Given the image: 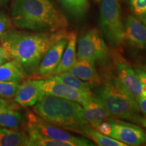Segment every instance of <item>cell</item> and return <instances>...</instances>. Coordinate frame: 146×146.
I'll list each match as a JSON object with an SVG mask.
<instances>
[{"mask_svg": "<svg viewBox=\"0 0 146 146\" xmlns=\"http://www.w3.org/2000/svg\"><path fill=\"white\" fill-rule=\"evenodd\" d=\"M100 1L101 0H96V1H97V2H100Z\"/></svg>", "mask_w": 146, "mask_h": 146, "instance_id": "obj_35", "label": "cell"}, {"mask_svg": "<svg viewBox=\"0 0 146 146\" xmlns=\"http://www.w3.org/2000/svg\"><path fill=\"white\" fill-rule=\"evenodd\" d=\"M111 132L110 137L125 143L127 145H141L146 143V132L137 125L110 119Z\"/></svg>", "mask_w": 146, "mask_h": 146, "instance_id": "obj_10", "label": "cell"}, {"mask_svg": "<svg viewBox=\"0 0 146 146\" xmlns=\"http://www.w3.org/2000/svg\"><path fill=\"white\" fill-rule=\"evenodd\" d=\"M66 30L57 32L29 33L9 29L0 38L1 45L11 60L18 64L25 76H33L49 49L62 38L69 36Z\"/></svg>", "mask_w": 146, "mask_h": 146, "instance_id": "obj_1", "label": "cell"}, {"mask_svg": "<svg viewBox=\"0 0 146 146\" xmlns=\"http://www.w3.org/2000/svg\"><path fill=\"white\" fill-rule=\"evenodd\" d=\"M9 109L19 110L20 106L15 102L11 101L10 99L0 98V110Z\"/></svg>", "mask_w": 146, "mask_h": 146, "instance_id": "obj_27", "label": "cell"}, {"mask_svg": "<svg viewBox=\"0 0 146 146\" xmlns=\"http://www.w3.org/2000/svg\"><path fill=\"white\" fill-rule=\"evenodd\" d=\"M144 70H145L146 71V63L145 64V65H144Z\"/></svg>", "mask_w": 146, "mask_h": 146, "instance_id": "obj_33", "label": "cell"}, {"mask_svg": "<svg viewBox=\"0 0 146 146\" xmlns=\"http://www.w3.org/2000/svg\"><path fill=\"white\" fill-rule=\"evenodd\" d=\"M42 96L36 80L27 79L21 83L14 100L22 107L33 106Z\"/></svg>", "mask_w": 146, "mask_h": 146, "instance_id": "obj_14", "label": "cell"}, {"mask_svg": "<svg viewBox=\"0 0 146 146\" xmlns=\"http://www.w3.org/2000/svg\"><path fill=\"white\" fill-rule=\"evenodd\" d=\"M144 23H145V25L146 26V17L145 18V19H144Z\"/></svg>", "mask_w": 146, "mask_h": 146, "instance_id": "obj_34", "label": "cell"}, {"mask_svg": "<svg viewBox=\"0 0 146 146\" xmlns=\"http://www.w3.org/2000/svg\"><path fill=\"white\" fill-rule=\"evenodd\" d=\"M26 128L32 129L42 135L69 144L70 146H93L95 144L89 139L72 135L64 129L53 125L40 117L34 112H27Z\"/></svg>", "mask_w": 146, "mask_h": 146, "instance_id": "obj_7", "label": "cell"}, {"mask_svg": "<svg viewBox=\"0 0 146 146\" xmlns=\"http://www.w3.org/2000/svg\"><path fill=\"white\" fill-rule=\"evenodd\" d=\"M96 96L101 100L112 116L141 124L143 117L138 103L129 98L114 79L108 80L97 89Z\"/></svg>", "mask_w": 146, "mask_h": 146, "instance_id": "obj_4", "label": "cell"}, {"mask_svg": "<svg viewBox=\"0 0 146 146\" xmlns=\"http://www.w3.org/2000/svg\"><path fill=\"white\" fill-rule=\"evenodd\" d=\"M78 60H90L95 64L106 65L110 58V52L98 29H92L80 36L77 43Z\"/></svg>", "mask_w": 146, "mask_h": 146, "instance_id": "obj_6", "label": "cell"}, {"mask_svg": "<svg viewBox=\"0 0 146 146\" xmlns=\"http://www.w3.org/2000/svg\"><path fill=\"white\" fill-rule=\"evenodd\" d=\"M11 20L4 12H0V38L10 29Z\"/></svg>", "mask_w": 146, "mask_h": 146, "instance_id": "obj_26", "label": "cell"}, {"mask_svg": "<svg viewBox=\"0 0 146 146\" xmlns=\"http://www.w3.org/2000/svg\"><path fill=\"white\" fill-rule=\"evenodd\" d=\"M100 3V27L102 33L111 46L119 49L125 42L119 0H101Z\"/></svg>", "mask_w": 146, "mask_h": 146, "instance_id": "obj_5", "label": "cell"}, {"mask_svg": "<svg viewBox=\"0 0 146 146\" xmlns=\"http://www.w3.org/2000/svg\"><path fill=\"white\" fill-rule=\"evenodd\" d=\"M81 105L83 106L85 118L94 129L112 116L101 100L94 95Z\"/></svg>", "mask_w": 146, "mask_h": 146, "instance_id": "obj_13", "label": "cell"}, {"mask_svg": "<svg viewBox=\"0 0 146 146\" xmlns=\"http://www.w3.org/2000/svg\"><path fill=\"white\" fill-rule=\"evenodd\" d=\"M25 123L26 120L18 110H0V127L19 129Z\"/></svg>", "mask_w": 146, "mask_h": 146, "instance_id": "obj_19", "label": "cell"}, {"mask_svg": "<svg viewBox=\"0 0 146 146\" xmlns=\"http://www.w3.org/2000/svg\"><path fill=\"white\" fill-rule=\"evenodd\" d=\"M114 80L129 98L137 102L141 97L142 84L135 71L123 60H118Z\"/></svg>", "mask_w": 146, "mask_h": 146, "instance_id": "obj_9", "label": "cell"}, {"mask_svg": "<svg viewBox=\"0 0 146 146\" xmlns=\"http://www.w3.org/2000/svg\"><path fill=\"white\" fill-rule=\"evenodd\" d=\"M76 37H77V33L76 31H70V36L68 38V43L64 51L62 56L61 60L59 65L56 68L52 76L56 75V74H60L68 71L76 62Z\"/></svg>", "mask_w": 146, "mask_h": 146, "instance_id": "obj_16", "label": "cell"}, {"mask_svg": "<svg viewBox=\"0 0 146 146\" xmlns=\"http://www.w3.org/2000/svg\"><path fill=\"white\" fill-rule=\"evenodd\" d=\"M21 83L15 81H0V98L10 100L14 98Z\"/></svg>", "mask_w": 146, "mask_h": 146, "instance_id": "obj_24", "label": "cell"}, {"mask_svg": "<svg viewBox=\"0 0 146 146\" xmlns=\"http://www.w3.org/2000/svg\"><path fill=\"white\" fill-rule=\"evenodd\" d=\"M139 107L141 112L146 117V98L141 97L137 101Z\"/></svg>", "mask_w": 146, "mask_h": 146, "instance_id": "obj_30", "label": "cell"}, {"mask_svg": "<svg viewBox=\"0 0 146 146\" xmlns=\"http://www.w3.org/2000/svg\"><path fill=\"white\" fill-rule=\"evenodd\" d=\"M11 60L10 56L3 46H0V65Z\"/></svg>", "mask_w": 146, "mask_h": 146, "instance_id": "obj_28", "label": "cell"}, {"mask_svg": "<svg viewBox=\"0 0 146 146\" xmlns=\"http://www.w3.org/2000/svg\"><path fill=\"white\" fill-rule=\"evenodd\" d=\"M83 135L93 140L95 143L100 146H125L123 142L113 139L110 137L100 133L94 128L91 127L85 131Z\"/></svg>", "mask_w": 146, "mask_h": 146, "instance_id": "obj_22", "label": "cell"}, {"mask_svg": "<svg viewBox=\"0 0 146 146\" xmlns=\"http://www.w3.org/2000/svg\"><path fill=\"white\" fill-rule=\"evenodd\" d=\"M124 39L132 46L146 47V26L133 16H129L124 25Z\"/></svg>", "mask_w": 146, "mask_h": 146, "instance_id": "obj_12", "label": "cell"}, {"mask_svg": "<svg viewBox=\"0 0 146 146\" xmlns=\"http://www.w3.org/2000/svg\"><path fill=\"white\" fill-rule=\"evenodd\" d=\"M53 80L60 82V83H64L68 86L72 87L73 88L80 89L85 91H91V89L93 86L88 83L84 82L82 80L76 77V76L72 75L68 72H64L60 74H56V75L50 76Z\"/></svg>", "mask_w": 146, "mask_h": 146, "instance_id": "obj_20", "label": "cell"}, {"mask_svg": "<svg viewBox=\"0 0 146 146\" xmlns=\"http://www.w3.org/2000/svg\"><path fill=\"white\" fill-rule=\"evenodd\" d=\"M130 5L135 15L141 16L146 14V0H130Z\"/></svg>", "mask_w": 146, "mask_h": 146, "instance_id": "obj_25", "label": "cell"}, {"mask_svg": "<svg viewBox=\"0 0 146 146\" xmlns=\"http://www.w3.org/2000/svg\"><path fill=\"white\" fill-rule=\"evenodd\" d=\"M141 125L146 128V117H143V118H142L141 121Z\"/></svg>", "mask_w": 146, "mask_h": 146, "instance_id": "obj_32", "label": "cell"}, {"mask_svg": "<svg viewBox=\"0 0 146 146\" xmlns=\"http://www.w3.org/2000/svg\"><path fill=\"white\" fill-rule=\"evenodd\" d=\"M26 129L29 137V146H70L65 142L46 137L32 129Z\"/></svg>", "mask_w": 146, "mask_h": 146, "instance_id": "obj_23", "label": "cell"}, {"mask_svg": "<svg viewBox=\"0 0 146 146\" xmlns=\"http://www.w3.org/2000/svg\"><path fill=\"white\" fill-rule=\"evenodd\" d=\"M27 76L13 60L0 65V81L22 83Z\"/></svg>", "mask_w": 146, "mask_h": 146, "instance_id": "obj_18", "label": "cell"}, {"mask_svg": "<svg viewBox=\"0 0 146 146\" xmlns=\"http://www.w3.org/2000/svg\"><path fill=\"white\" fill-rule=\"evenodd\" d=\"M76 77L92 85L93 87L99 85L102 83L99 73L95 67V63L90 60H78L68 71Z\"/></svg>", "mask_w": 146, "mask_h": 146, "instance_id": "obj_15", "label": "cell"}, {"mask_svg": "<svg viewBox=\"0 0 146 146\" xmlns=\"http://www.w3.org/2000/svg\"><path fill=\"white\" fill-rule=\"evenodd\" d=\"M10 20L17 29L34 32L66 30V18L52 0H14Z\"/></svg>", "mask_w": 146, "mask_h": 146, "instance_id": "obj_2", "label": "cell"}, {"mask_svg": "<svg viewBox=\"0 0 146 146\" xmlns=\"http://www.w3.org/2000/svg\"><path fill=\"white\" fill-rule=\"evenodd\" d=\"M9 2V0H0V9L5 8Z\"/></svg>", "mask_w": 146, "mask_h": 146, "instance_id": "obj_31", "label": "cell"}, {"mask_svg": "<svg viewBox=\"0 0 146 146\" xmlns=\"http://www.w3.org/2000/svg\"><path fill=\"white\" fill-rule=\"evenodd\" d=\"M36 84L43 96L64 98L82 104L93 96L91 91H85L55 81L50 78L36 79Z\"/></svg>", "mask_w": 146, "mask_h": 146, "instance_id": "obj_8", "label": "cell"}, {"mask_svg": "<svg viewBox=\"0 0 146 146\" xmlns=\"http://www.w3.org/2000/svg\"><path fill=\"white\" fill-rule=\"evenodd\" d=\"M0 146H29L28 133L19 129L0 127Z\"/></svg>", "mask_w": 146, "mask_h": 146, "instance_id": "obj_17", "label": "cell"}, {"mask_svg": "<svg viewBox=\"0 0 146 146\" xmlns=\"http://www.w3.org/2000/svg\"><path fill=\"white\" fill-rule=\"evenodd\" d=\"M33 112L49 123L64 129L81 133L92 127L78 102L50 96H42L33 107Z\"/></svg>", "mask_w": 146, "mask_h": 146, "instance_id": "obj_3", "label": "cell"}, {"mask_svg": "<svg viewBox=\"0 0 146 146\" xmlns=\"http://www.w3.org/2000/svg\"><path fill=\"white\" fill-rule=\"evenodd\" d=\"M63 7L76 18H83L89 9L88 0H59Z\"/></svg>", "mask_w": 146, "mask_h": 146, "instance_id": "obj_21", "label": "cell"}, {"mask_svg": "<svg viewBox=\"0 0 146 146\" xmlns=\"http://www.w3.org/2000/svg\"><path fill=\"white\" fill-rule=\"evenodd\" d=\"M134 70L135 71L137 75L139 81H141V84L146 85V71L139 68V67H135Z\"/></svg>", "mask_w": 146, "mask_h": 146, "instance_id": "obj_29", "label": "cell"}, {"mask_svg": "<svg viewBox=\"0 0 146 146\" xmlns=\"http://www.w3.org/2000/svg\"><path fill=\"white\" fill-rule=\"evenodd\" d=\"M69 36L70 35L66 37L62 38L49 49L41 59L33 76L36 78H45L52 75L59 65L64 51L68 43Z\"/></svg>", "mask_w": 146, "mask_h": 146, "instance_id": "obj_11", "label": "cell"}]
</instances>
